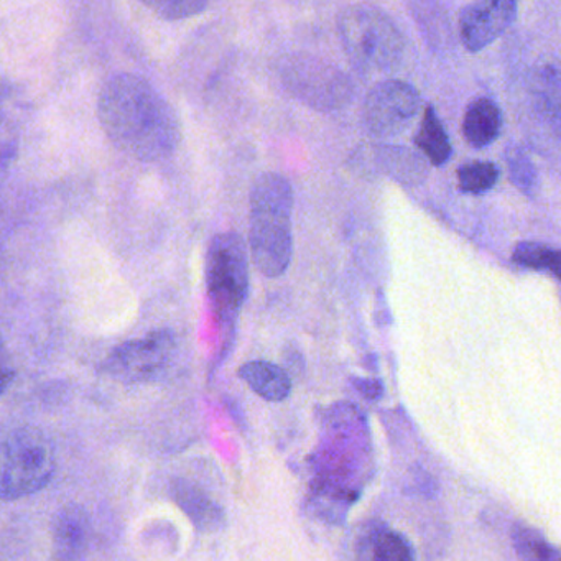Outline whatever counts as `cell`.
<instances>
[{
  "mask_svg": "<svg viewBox=\"0 0 561 561\" xmlns=\"http://www.w3.org/2000/svg\"><path fill=\"white\" fill-rule=\"evenodd\" d=\"M98 117L111 144L140 162L169 159L182 142L175 111L139 75L117 73L106 81Z\"/></svg>",
  "mask_w": 561,
  "mask_h": 561,
  "instance_id": "cell-1",
  "label": "cell"
},
{
  "mask_svg": "<svg viewBox=\"0 0 561 561\" xmlns=\"http://www.w3.org/2000/svg\"><path fill=\"white\" fill-rule=\"evenodd\" d=\"M294 188L280 173L259 176L251 192L249 242L252 261L265 277H280L294 257Z\"/></svg>",
  "mask_w": 561,
  "mask_h": 561,
  "instance_id": "cell-2",
  "label": "cell"
},
{
  "mask_svg": "<svg viewBox=\"0 0 561 561\" xmlns=\"http://www.w3.org/2000/svg\"><path fill=\"white\" fill-rule=\"evenodd\" d=\"M337 34L347 60L364 75L397 70L405 54V41L396 22L373 5H351L337 18Z\"/></svg>",
  "mask_w": 561,
  "mask_h": 561,
  "instance_id": "cell-3",
  "label": "cell"
},
{
  "mask_svg": "<svg viewBox=\"0 0 561 561\" xmlns=\"http://www.w3.org/2000/svg\"><path fill=\"white\" fill-rule=\"evenodd\" d=\"M206 285L216 320L232 324L249 294V261L244 241L236 232H222L209 242Z\"/></svg>",
  "mask_w": 561,
  "mask_h": 561,
  "instance_id": "cell-4",
  "label": "cell"
},
{
  "mask_svg": "<svg viewBox=\"0 0 561 561\" xmlns=\"http://www.w3.org/2000/svg\"><path fill=\"white\" fill-rule=\"evenodd\" d=\"M282 87L295 100L320 113L343 110L353 101L354 84L344 71L307 54L287 55L278 61Z\"/></svg>",
  "mask_w": 561,
  "mask_h": 561,
  "instance_id": "cell-5",
  "label": "cell"
},
{
  "mask_svg": "<svg viewBox=\"0 0 561 561\" xmlns=\"http://www.w3.org/2000/svg\"><path fill=\"white\" fill-rule=\"evenodd\" d=\"M54 471V445L47 435L35 428L18 430L2 448V497L14 501L41 491Z\"/></svg>",
  "mask_w": 561,
  "mask_h": 561,
  "instance_id": "cell-6",
  "label": "cell"
},
{
  "mask_svg": "<svg viewBox=\"0 0 561 561\" xmlns=\"http://www.w3.org/2000/svg\"><path fill=\"white\" fill-rule=\"evenodd\" d=\"M420 94L399 80L377 83L363 107L364 127L377 139H392L409 129L420 110Z\"/></svg>",
  "mask_w": 561,
  "mask_h": 561,
  "instance_id": "cell-7",
  "label": "cell"
},
{
  "mask_svg": "<svg viewBox=\"0 0 561 561\" xmlns=\"http://www.w3.org/2000/svg\"><path fill=\"white\" fill-rule=\"evenodd\" d=\"M175 337L170 331H156L142 340L116 347L107 357L106 370L123 382H144L159 376L172 359Z\"/></svg>",
  "mask_w": 561,
  "mask_h": 561,
  "instance_id": "cell-8",
  "label": "cell"
},
{
  "mask_svg": "<svg viewBox=\"0 0 561 561\" xmlns=\"http://www.w3.org/2000/svg\"><path fill=\"white\" fill-rule=\"evenodd\" d=\"M518 0H472L458 19L462 47L471 54L484 50L517 21Z\"/></svg>",
  "mask_w": 561,
  "mask_h": 561,
  "instance_id": "cell-9",
  "label": "cell"
},
{
  "mask_svg": "<svg viewBox=\"0 0 561 561\" xmlns=\"http://www.w3.org/2000/svg\"><path fill=\"white\" fill-rule=\"evenodd\" d=\"M90 518L78 505H68L54 522V545L61 560H77L87 550Z\"/></svg>",
  "mask_w": 561,
  "mask_h": 561,
  "instance_id": "cell-10",
  "label": "cell"
},
{
  "mask_svg": "<svg viewBox=\"0 0 561 561\" xmlns=\"http://www.w3.org/2000/svg\"><path fill=\"white\" fill-rule=\"evenodd\" d=\"M501 130V107L494 101L489 98H478L466 107L465 117H462V137L469 146L474 149H484L499 139Z\"/></svg>",
  "mask_w": 561,
  "mask_h": 561,
  "instance_id": "cell-11",
  "label": "cell"
},
{
  "mask_svg": "<svg viewBox=\"0 0 561 561\" xmlns=\"http://www.w3.org/2000/svg\"><path fill=\"white\" fill-rule=\"evenodd\" d=\"M239 377L268 402H282L290 396L291 379L280 366L268 360H252L239 369Z\"/></svg>",
  "mask_w": 561,
  "mask_h": 561,
  "instance_id": "cell-12",
  "label": "cell"
},
{
  "mask_svg": "<svg viewBox=\"0 0 561 561\" xmlns=\"http://www.w3.org/2000/svg\"><path fill=\"white\" fill-rule=\"evenodd\" d=\"M528 93L538 113L547 119L554 116L561 110L560 61L547 60L537 65L528 80Z\"/></svg>",
  "mask_w": 561,
  "mask_h": 561,
  "instance_id": "cell-13",
  "label": "cell"
},
{
  "mask_svg": "<svg viewBox=\"0 0 561 561\" xmlns=\"http://www.w3.org/2000/svg\"><path fill=\"white\" fill-rule=\"evenodd\" d=\"M413 144L432 165L442 167L451 159V142H449L448 134H446L445 126L439 121L435 107L426 106L423 111Z\"/></svg>",
  "mask_w": 561,
  "mask_h": 561,
  "instance_id": "cell-14",
  "label": "cell"
},
{
  "mask_svg": "<svg viewBox=\"0 0 561 561\" xmlns=\"http://www.w3.org/2000/svg\"><path fill=\"white\" fill-rule=\"evenodd\" d=\"M175 497L183 511L195 522L196 527L206 531L221 527L225 520L221 508L188 482H180L175 485Z\"/></svg>",
  "mask_w": 561,
  "mask_h": 561,
  "instance_id": "cell-15",
  "label": "cell"
},
{
  "mask_svg": "<svg viewBox=\"0 0 561 561\" xmlns=\"http://www.w3.org/2000/svg\"><path fill=\"white\" fill-rule=\"evenodd\" d=\"M505 163H507L508 176H511L515 188L520 190L530 198L537 196L538 190H540V180H538L537 169H535L530 157L518 147H511L505 152Z\"/></svg>",
  "mask_w": 561,
  "mask_h": 561,
  "instance_id": "cell-16",
  "label": "cell"
},
{
  "mask_svg": "<svg viewBox=\"0 0 561 561\" xmlns=\"http://www.w3.org/2000/svg\"><path fill=\"white\" fill-rule=\"evenodd\" d=\"M499 182V169L492 162H471L459 167V190L469 195H482Z\"/></svg>",
  "mask_w": 561,
  "mask_h": 561,
  "instance_id": "cell-17",
  "label": "cell"
},
{
  "mask_svg": "<svg viewBox=\"0 0 561 561\" xmlns=\"http://www.w3.org/2000/svg\"><path fill=\"white\" fill-rule=\"evenodd\" d=\"M140 4L163 21L176 22L196 18L208 8L209 0H139Z\"/></svg>",
  "mask_w": 561,
  "mask_h": 561,
  "instance_id": "cell-18",
  "label": "cell"
},
{
  "mask_svg": "<svg viewBox=\"0 0 561 561\" xmlns=\"http://www.w3.org/2000/svg\"><path fill=\"white\" fill-rule=\"evenodd\" d=\"M369 558L380 561H409L413 553L405 538L393 531H377L370 538Z\"/></svg>",
  "mask_w": 561,
  "mask_h": 561,
  "instance_id": "cell-19",
  "label": "cell"
},
{
  "mask_svg": "<svg viewBox=\"0 0 561 561\" xmlns=\"http://www.w3.org/2000/svg\"><path fill=\"white\" fill-rule=\"evenodd\" d=\"M515 547L518 553L525 558H535V560H550V558H560V553L548 547L540 538L535 537L530 531H518L515 535Z\"/></svg>",
  "mask_w": 561,
  "mask_h": 561,
  "instance_id": "cell-20",
  "label": "cell"
},
{
  "mask_svg": "<svg viewBox=\"0 0 561 561\" xmlns=\"http://www.w3.org/2000/svg\"><path fill=\"white\" fill-rule=\"evenodd\" d=\"M550 249L535 242H522L514 252V261L528 268H545V261Z\"/></svg>",
  "mask_w": 561,
  "mask_h": 561,
  "instance_id": "cell-21",
  "label": "cell"
},
{
  "mask_svg": "<svg viewBox=\"0 0 561 561\" xmlns=\"http://www.w3.org/2000/svg\"><path fill=\"white\" fill-rule=\"evenodd\" d=\"M545 268L553 272L558 278H561V251H548Z\"/></svg>",
  "mask_w": 561,
  "mask_h": 561,
  "instance_id": "cell-22",
  "label": "cell"
},
{
  "mask_svg": "<svg viewBox=\"0 0 561 561\" xmlns=\"http://www.w3.org/2000/svg\"><path fill=\"white\" fill-rule=\"evenodd\" d=\"M548 121H550L551 127H553L554 133H557L558 137L561 139V110Z\"/></svg>",
  "mask_w": 561,
  "mask_h": 561,
  "instance_id": "cell-23",
  "label": "cell"
}]
</instances>
